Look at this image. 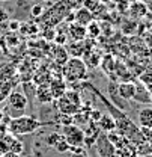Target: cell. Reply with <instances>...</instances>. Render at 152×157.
Instances as JSON below:
<instances>
[{
    "label": "cell",
    "mask_w": 152,
    "mask_h": 157,
    "mask_svg": "<svg viewBox=\"0 0 152 157\" xmlns=\"http://www.w3.org/2000/svg\"><path fill=\"white\" fill-rule=\"evenodd\" d=\"M41 125H42V122H39L36 118L29 117V115H21V117L9 119L8 132L14 136H24V135H32Z\"/></svg>",
    "instance_id": "6da1fadb"
},
{
    "label": "cell",
    "mask_w": 152,
    "mask_h": 157,
    "mask_svg": "<svg viewBox=\"0 0 152 157\" xmlns=\"http://www.w3.org/2000/svg\"><path fill=\"white\" fill-rule=\"evenodd\" d=\"M63 76L68 82H80L87 77L86 62L81 58L68 59L63 65Z\"/></svg>",
    "instance_id": "7a4b0ae2"
},
{
    "label": "cell",
    "mask_w": 152,
    "mask_h": 157,
    "mask_svg": "<svg viewBox=\"0 0 152 157\" xmlns=\"http://www.w3.org/2000/svg\"><path fill=\"white\" fill-rule=\"evenodd\" d=\"M57 109L65 115H76L81 110V98L76 91H66L62 97L57 98Z\"/></svg>",
    "instance_id": "3957f363"
},
{
    "label": "cell",
    "mask_w": 152,
    "mask_h": 157,
    "mask_svg": "<svg viewBox=\"0 0 152 157\" xmlns=\"http://www.w3.org/2000/svg\"><path fill=\"white\" fill-rule=\"evenodd\" d=\"M69 12H71V9H69V6L66 5L65 0L57 2L50 11H47L45 14H42V23L47 27L48 26H54L59 21H65V18L68 17Z\"/></svg>",
    "instance_id": "277c9868"
},
{
    "label": "cell",
    "mask_w": 152,
    "mask_h": 157,
    "mask_svg": "<svg viewBox=\"0 0 152 157\" xmlns=\"http://www.w3.org/2000/svg\"><path fill=\"white\" fill-rule=\"evenodd\" d=\"M62 135L65 137V140L69 144V147H83L84 145V132L77 127L74 124L69 125H63L62 128Z\"/></svg>",
    "instance_id": "5b68a950"
},
{
    "label": "cell",
    "mask_w": 152,
    "mask_h": 157,
    "mask_svg": "<svg viewBox=\"0 0 152 157\" xmlns=\"http://www.w3.org/2000/svg\"><path fill=\"white\" fill-rule=\"evenodd\" d=\"M26 107H27V97L21 91H11L8 95V109L18 110L20 113H23Z\"/></svg>",
    "instance_id": "8992f818"
},
{
    "label": "cell",
    "mask_w": 152,
    "mask_h": 157,
    "mask_svg": "<svg viewBox=\"0 0 152 157\" xmlns=\"http://www.w3.org/2000/svg\"><path fill=\"white\" fill-rule=\"evenodd\" d=\"M96 140H98V153H99L101 157H117L114 145L107 139L106 135L98 136Z\"/></svg>",
    "instance_id": "52a82bcc"
},
{
    "label": "cell",
    "mask_w": 152,
    "mask_h": 157,
    "mask_svg": "<svg viewBox=\"0 0 152 157\" xmlns=\"http://www.w3.org/2000/svg\"><path fill=\"white\" fill-rule=\"evenodd\" d=\"M137 122L142 128L152 130V106H145L137 113Z\"/></svg>",
    "instance_id": "ba28073f"
},
{
    "label": "cell",
    "mask_w": 152,
    "mask_h": 157,
    "mask_svg": "<svg viewBox=\"0 0 152 157\" xmlns=\"http://www.w3.org/2000/svg\"><path fill=\"white\" fill-rule=\"evenodd\" d=\"M74 21L86 27L89 23H92V21H94V12L83 6V8H80V9L74 11Z\"/></svg>",
    "instance_id": "9c48e42d"
},
{
    "label": "cell",
    "mask_w": 152,
    "mask_h": 157,
    "mask_svg": "<svg viewBox=\"0 0 152 157\" xmlns=\"http://www.w3.org/2000/svg\"><path fill=\"white\" fill-rule=\"evenodd\" d=\"M86 27L78 24V23H71L68 26V36H71L72 41H84L86 39Z\"/></svg>",
    "instance_id": "30bf717a"
},
{
    "label": "cell",
    "mask_w": 152,
    "mask_h": 157,
    "mask_svg": "<svg viewBox=\"0 0 152 157\" xmlns=\"http://www.w3.org/2000/svg\"><path fill=\"white\" fill-rule=\"evenodd\" d=\"M117 95L122 100H133L135 95V85L133 82H122L117 86Z\"/></svg>",
    "instance_id": "8fae6325"
},
{
    "label": "cell",
    "mask_w": 152,
    "mask_h": 157,
    "mask_svg": "<svg viewBox=\"0 0 152 157\" xmlns=\"http://www.w3.org/2000/svg\"><path fill=\"white\" fill-rule=\"evenodd\" d=\"M128 12H130V15H131L133 18H140V17L146 15V12H148V5H146L145 2H142V0H135L134 3L130 5Z\"/></svg>",
    "instance_id": "7c38bea8"
},
{
    "label": "cell",
    "mask_w": 152,
    "mask_h": 157,
    "mask_svg": "<svg viewBox=\"0 0 152 157\" xmlns=\"http://www.w3.org/2000/svg\"><path fill=\"white\" fill-rule=\"evenodd\" d=\"M96 125H98L99 130H102L106 133H110V132L116 130V119L112 115H109V113H104L101 117V119L96 122Z\"/></svg>",
    "instance_id": "4fadbf2b"
},
{
    "label": "cell",
    "mask_w": 152,
    "mask_h": 157,
    "mask_svg": "<svg viewBox=\"0 0 152 157\" xmlns=\"http://www.w3.org/2000/svg\"><path fill=\"white\" fill-rule=\"evenodd\" d=\"M48 88H50V92H51L53 98H56V100L66 92V86H65L63 80H60V78H56V80L50 82Z\"/></svg>",
    "instance_id": "5bb4252c"
},
{
    "label": "cell",
    "mask_w": 152,
    "mask_h": 157,
    "mask_svg": "<svg viewBox=\"0 0 152 157\" xmlns=\"http://www.w3.org/2000/svg\"><path fill=\"white\" fill-rule=\"evenodd\" d=\"M36 98H38L41 103H50L51 100H53V95H51V92H50V88H48V85H41L38 86V89H36Z\"/></svg>",
    "instance_id": "9a60e30c"
},
{
    "label": "cell",
    "mask_w": 152,
    "mask_h": 157,
    "mask_svg": "<svg viewBox=\"0 0 152 157\" xmlns=\"http://www.w3.org/2000/svg\"><path fill=\"white\" fill-rule=\"evenodd\" d=\"M134 100L140 101V103H151V94L145 89V86L142 83L135 85V95H134Z\"/></svg>",
    "instance_id": "2e32d148"
},
{
    "label": "cell",
    "mask_w": 152,
    "mask_h": 157,
    "mask_svg": "<svg viewBox=\"0 0 152 157\" xmlns=\"http://www.w3.org/2000/svg\"><path fill=\"white\" fill-rule=\"evenodd\" d=\"M83 45H84V42L83 41H74V42H71L69 44V47H68V55H71L72 58H80L81 55H83Z\"/></svg>",
    "instance_id": "e0dca14e"
},
{
    "label": "cell",
    "mask_w": 152,
    "mask_h": 157,
    "mask_svg": "<svg viewBox=\"0 0 152 157\" xmlns=\"http://www.w3.org/2000/svg\"><path fill=\"white\" fill-rule=\"evenodd\" d=\"M62 139H65L62 133H59V132H51V133L47 136V139H45V140H47V145H48V147L54 148V147H56V145L60 142V140H62Z\"/></svg>",
    "instance_id": "ac0fdd59"
},
{
    "label": "cell",
    "mask_w": 152,
    "mask_h": 157,
    "mask_svg": "<svg viewBox=\"0 0 152 157\" xmlns=\"http://www.w3.org/2000/svg\"><path fill=\"white\" fill-rule=\"evenodd\" d=\"M86 32H87V35H89L91 38H96V36L99 35V26H98V23H95V21L89 23V24L86 26Z\"/></svg>",
    "instance_id": "d6986e66"
},
{
    "label": "cell",
    "mask_w": 152,
    "mask_h": 157,
    "mask_svg": "<svg viewBox=\"0 0 152 157\" xmlns=\"http://www.w3.org/2000/svg\"><path fill=\"white\" fill-rule=\"evenodd\" d=\"M65 2H66V5L69 6L71 11H77V9H80V8L84 6V2L86 0H65Z\"/></svg>",
    "instance_id": "ffe728a7"
},
{
    "label": "cell",
    "mask_w": 152,
    "mask_h": 157,
    "mask_svg": "<svg viewBox=\"0 0 152 157\" xmlns=\"http://www.w3.org/2000/svg\"><path fill=\"white\" fill-rule=\"evenodd\" d=\"M42 14H44V8H42V5H33V6H32V9H30V15H32L33 18L42 17Z\"/></svg>",
    "instance_id": "44dd1931"
},
{
    "label": "cell",
    "mask_w": 152,
    "mask_h": 157,
    "mask_svg": "<svg viewBox=\"0 0 152 157\" xmlns=\"http://www.w3.org/2000/svg\"><path fill=\"white\" fill-rule=\"evenodd\" d=\"M54 150H56L57 153H68V151H69V144H68L65 139H62L56 147H54Z\"/></svg>",
    "instance_id": "7402d4cb"
},
{
    "label": "cell",
    "mask_w": 152,
    "mask_h": 157,
    "mask_svg": "<svg viewBox=\"0 0 152 157\" xmlns=\"http://www.w3.org/2000/svg\"><path fill=\"white\" fill-rule=\"evenodd\" d=\"M6 21H9V14L6 9L0 8V24H5Z\"/></svg>",
    "instance_id": "603a6c76"
},
{
    "label": "cell",
    "mask_w": 152,
    "mask_h": 157,
    "mask_svg": "<svg viewBox=\"0 0 152 157\" xmlns=\"http://www.w3.org/2000/svg\"><path fill=\"white\" fill-rule=\"evenodd\" d=\"M8 151H9V147H8V144L3 140V137H0V156L6 154Z\"/></svg>",
    "instance_id": "cb8c5ba5"
},
{
    "label": "cell",
    "mask_w": 152,
    "mask_h": 157,
    "mask_svg": "<svg viewBox=\"0 0 152 157\" xmlns=\"http://www.w3.org/2000/svg\"><path fill=\"white\" fill-rule=\"evenodd\" d=\"M20 27H21V26H20V23L17 20H11V21H9V29H11V30H18Z\"/></svg>",
    "instance_id": "d4e9b609"
},
{
    "label": "cell",
    "mask_w": 152,
    "mask_h": 157,
    "mask_svg": "<svg viewBox=\"0 0 152 157\" xmlns=\"http://www.w3.org/2000/svg\"><path fill=\"white\" fill-rule=\"evenodd\" d=\"M56 36H59V38H54L56 44H65V42H66V36H68V35L62 33V35H56Z\"/></svg>",
    "instance_id": "484cf974"
},
{
    "label": "cell",
    "mask_w": 152,
    "mask_h": 157,
    "mask_svg": "<svg viewBox=\"0 0 152 157\" xmlns=\"http://www.w3.org/2000/svg\"><path fill=\"white\" fill-rule=\"evenodd\" d=\"M69 157H87V153L83 151V153H72Z\"/></svg>",
    "instance_id": "4316f807"
},
{
    "label": "cell",
    "mask_w": 152,
    "mask_h": 157,
    "mask_svg": "<svg viewBox=\"0 0 152 157\" xmlns=\"http://www.w3.org/2000/svg\"><path fill=\"white\" fill-rule=\"evenodd\" d=\"M0 157H20V154H17V153H12V151H8L6 154H3V156Z\"/></svg>",
    "instance_id": "83f0119b"
},
{
    "label": "cell",
    "mask_w": 152,
    "mask_h": 157,
    "mask_svg": "<svg viewBox=\"0 0 152 157\" xmlns=\"http://www.w3.org/2000/svg\"><path fill=\"white\" fill-rule=\"evenodd\" d=\"M148 144L152 147V132H151V137H149V140H148Z\"/></svg>",
    "instance_id": "f1b7e54d"
},
{
    "label": "cell",
    "mask_w": 152,
    "mask_h": 157,
    "mask_svg": "<svg viewBox=\"0 0 152 157\" xmlns=\"http://www.w3.org/2000/svg\"><path fill=\"white\" fill-rule=\"evenodd\" d=\"M143 157H152V153H149V154H145Z\"/></svg>",
    "instance_id": "f546056e"
},
{
    "label": "cell",
    "mask_w": 152,
    "mask_h": 157,
    "mask_svg": "<svg viewBox=\"0 0 152 157\" xmlns=\"http://www.w3.org/2000/svg\"><path fill=\"white\" fill-rule=\"evenodd\" d=\"M0 2H11V0H0Z\"/></svg>",
    "instance_id": "4dcf8cb0"
},
{
    "label": "cell",
    "mask_w": 152,
    "mask_h": 157,
    "mask_svg": "<svg viewBox=\"0 0 152 157\" xmlns=\"http://www.w3.org/2000/svg\"><path fill=\"white\" fill-rule=\"evenodd\" d=\"M95 2H101V0H95Z\"/></svg>",
    "instance_id": "1f68e13d"
}]
</instances>
